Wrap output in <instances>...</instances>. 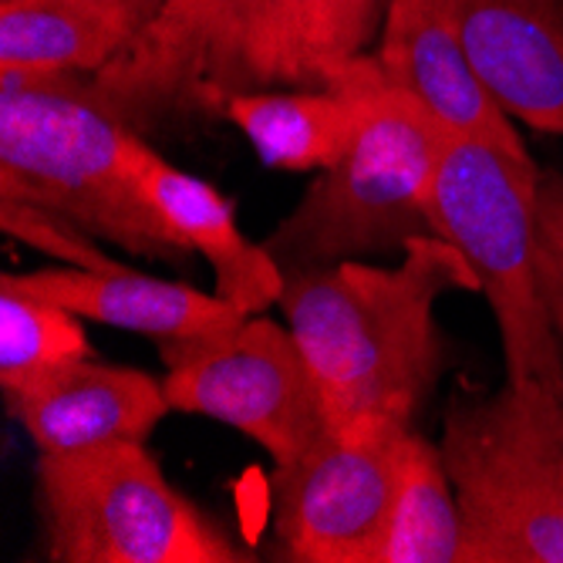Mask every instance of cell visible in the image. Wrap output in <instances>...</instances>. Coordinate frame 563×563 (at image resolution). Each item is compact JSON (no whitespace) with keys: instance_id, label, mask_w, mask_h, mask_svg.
Returning <instances> with one entry per match:
<instances>
[{"instance_id":"obj_1","label":"cell","mask_w":563,"mask_h":563,"mask_svg":"<svg viewBox=\"0 0 563 563\" xmlns=\"http://www.w3.org/2000/svg\"><path fill=\"white\" fill-rule=\"evenodd\" d=\"M388 0H159L125 55L91 78L139 135L227 119L236 95L331 88L372 51Z\"/></svg>"},{"instance_id":"obj_2","label":"cell","mask_w":563,"mask_h":563,"mask_svg":"<svg viewBox=\"0 0 563 563\" xmlns=\"http://www.w3.org/2000/svg\"><path fill=\"white\" fill-rule=\"evenodd\" d=\"M445 290H479V277L435 233L405 243L395 267L344 261L287 274L280 311L338 439L395 442L412 429L442 368L435 300Z\"/></svg>"},{"instance_id":"obj_3","label":"cell","mask_w":563,"mask_h":563,"mask_svg":"<svg viewBox=\"0 0 563 563\" xmlns=\"http://www.w3.org/2000/svg\"><path fill=\"white\" fill-rule=\"evenodd\" d=\"M145 145L88 75H0V199L62 217L135 257L186 267L196 250L139 183Z\"/></svg>"},{"instance_id":"obj_4","label":"cell","mask_w":563,"mask_h":563,"mask_svg":"<svg viewBox=\"0 0 563 563\" xmlns=\"http://www.w3.org/2000/svg\"><path fill=\"white\" fill-rule=\"evenodd\" d=\"M445 132L378 65L368 115L354 145L311 183L264 240L284 277L405 250L416 236H432V179Z\"/></svg>"},{"instance_id":"obj_5","label":"cell","mask_w":563,"mask_h":563,"mask_svg":"<svg viewBox=\"0 0 563 563\" xmlns=\"http://www.w3.org/2000/svg\"><path fill=\"white\" fill-rule=\"evenodd\" d=\"M533 159L445 132L435 179L432 223L479 277L503 341L506 382L563 401V341L550 321L537 277Z\"/></svg>"},{"instance_id":"obj_6","label":"cell","mask_w":563,"mask_h":563,"mask_svg":"<svg viewBox=\"0 0 563 563\" xmlns=\"http://www.w3.org/2000/svg\"><path fill=\"white\" fill-rule=\"evenodd\" d=\"M37 509L44 553L58 563H246L169 486L145 442L41 452Z\"/></svg>"},{"instance_id":"obj_7","label":"cell","mask_w":563,"mask_h":563,"mask_svg":"<svg viewBox=\"0 0 563 563\" xmlns=\"http://www.w3.org/2000/svg\"><path fill=\"white\" fill-rule=\"evenodd\" d=\"M442 459L466 563H563V486L530 391L506 382L496 395L459 398L445 416Z\"/></svg>"},{"instance_id":"obj_8","label":"cell","mask_w":563,"mask_h":563,"mask_svg":"<svg viewBox=\"0 0 563 563\" xmlns=\"http://www.w3.org/2000/svg\"><path fill=\"white\" fill-rule=\"evenodd\" d=\"M163 378L176 412L207 416L264 445L287 466L328 429L318 382L290 331L250 314L230 331L159 341Z\"/></svg>"},{"instance_id":"obj_9","label":"cell","mask_w":563,"mask_h":563,"mask_svg":"<svg viewBox=\"0 0 563 563\" xmlns=\"http://www.w3.org/2000/svg\"><path fill=\"white\" fill-rule=\"evenodd\" d=\"M274 523L290 560L382 563L395 496V442H347L324 432L274 466Z\"/></svg>"},{"instance_id":"obj_10","label":"cell","mask_w":563,"mask_h":563,"mask_svg":"<svg viewBox=\"0 0 563 563\" xmlns=\"http://www.w3.org/2000/svg\"><path fill=\"white\" fill-rule=\"evenodd\" d=\"M375 58L385 78L426 106L449 132L530 159L499 101L476 78L449 0H388Z\"/></svg>"},{"instance_id":"obj_11","label":"cell","mask_w":563,"mask_h":563,"mask_svg":"<svg viewBox=\"0 0 563 563\" xmlns=\"http://www.w3.org/2000/svg\"><path fill=\"white\" fill-rule=\"evenodd\" d=\"M449 11L499 109L563 135V0H449Z\"/></svg>"},{"instance_id":"obj_12","label":"cell","mask_w":563,"mask_h":563,"mask_svg":"<svg viewBox=\"0 0 563 563\" xmlns=\"http://www.w3.org/2000/svg\"><path fill=\"white\" fill-rule=\"evenodd\" d=\"M11 416L37 452H75L109 442H145L173 412L166 385L125 365L78 362L4 388Z\"/></svg>"},{"instance_id":"obj_13","label":"cell","mask_w":563,"mask_h":563,"mask_svg":"<svg viewBox=\"0 0 563 563\" xmlns=\"http://www.w3.org/2000/svg\"><path fill=\"white\" fill-rule=\"evenodd\" d=\"M375 75L378 58L365 51L338 71L331 88H271L230 98L227 122L250 139L267 166L324 173L362 132Z\"/></svg>"},{"instance_id":"obj_14","label":"cell","mask_w":563,"mask_h":563,"mask_svg":"<svg viewBox=\"0 0 563 563\" xmlns=\"http://www.w3.org/2000/svg\"><path fill=\"white\" fill-rule=\"evenodd\" d=\"M0 284H11L34 297L55 300L78 318H91L112 328L139 331L156 341H186L202 334H220L246 321L240 307L217 294H202L189 284L159 280L139 271H34L4 274Z\"/></svg>"},{"instance_id":"obj_15","label":"cell","mask_w":563,"mask_h":563,"mask_svg":"<svg viewBox=\"0 0 563 563\" xmlns=\"http://www.w3.org/2000/svg\"><path fill=\"white\" fill-rule=\"evenodd\" d=\"M159 0H4L0 75H101L115 65Z\"/></svg>"},{"instance_id":"obj_16","label":"cell","mask_w":563,"mask_h":563,"mask_svg":"<svg viewBox=\"0 0 563 563\" xmlns=\"http://www.w3.org/2000/svg\"><path fill=\"white\" fill-rule=\"evenodd\" d=\"M139 183L169 227L213 267V294L250 314H267L284 297V271L264 243H250L236 223L233 202L210 183L169 166L156 148L139 156Z\"/></svg>"},{"instance_id":"obj_17","label":"cell","mask_w":563,"mask_h":563,"mask_svg":"<svg viewBox=\"0 0 563 563\" xmlns=\"http://www.w3.org/2000/svg\"><path fill=\"white\" fill-rule=\"evenodd\" d=\"M382 563H466L463 517L442 445L416 429L395 439V496Z\"/></svg>"},{"instance_id":"obj_18","label":"cell","mask_w":563,"mask_h":563,"mask_svg":"<svg viewBox=\"0 0 563 563\" xmlns=\"http://www.w3.org/2000/svg\"><path fill=\"white\" fill-rule=\"evenodd\" d=\"M78 357H88V338L75 311L0 284V385H24Z\"/></svg>"},{"instance_id":"obj_19","label":"cell","mask_w":563,"mask_h":563,"mask_svg":"<svg viewBox=\"0 0 563 563\" xmlns=\"http://www.w3.org/2000/svg\"><path fill=\"white\" fill-rule=\"evenodd\" d=\"M0 223H4V230L11 236L37 246L41 253H51V257H58V261H71L75 267H85V271H122L125 267V264L112 261L109 253H101L91 243V233L71 227L62 217L24 207V202L0 199Z\"/></svg>"},{"instance_id":"obj_20","label":"cell","mask_w":563,"mask_h":563,"mask_svg":"<svg viewBox=\"0 0 563 563\" xmlns=\"http://www.w3.org/2000/svg\"><path fill=\"white\" fill-rule=\"evenodd\" d=\"M533 236H537V277L550 321L563 341V176L543 173L533 196Z\"/></svg>"},{"instance_id":"obj_21","label":"cell","mask_w":563,"mask_h":563,"mask_svg":"<svg viewBox=\"0 0 563 563\" xmlns=\"http://www.w3.org/2000/svg\"><path fill=\"white\" fill-rule=\"evenodd\" d=\"M533 412H537V426H540L547 455L553 463V473L563 486V401L547 398V395H533Z\"/></svg>"}]
</instances>
